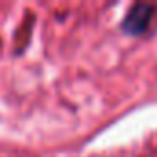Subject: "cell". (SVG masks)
Listing matches in <instances>:
<instances>
[{
	"label": "cell",
	"instance_id": "6da1fadb",
	"mask_svg": "<svg viewBox=\"0 0 157 157\" xmlns=\"http://www.w3.org/2000/svg\"><path fill=\"white\" fill-rule=\"evenodd\" d=\"M153 13H155L153 6H150V4H135L128 11L126 19L122 22L124 32L129 33V35H140V33H144L150 28V24H151Z\"/></svg>",
	"mask_w": 157,
	"mask_h": 157
}]
</instances>
